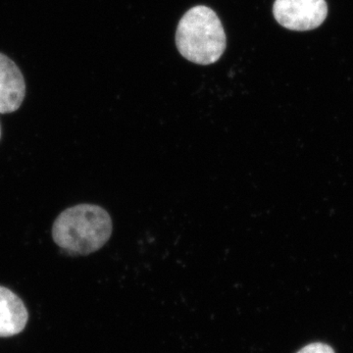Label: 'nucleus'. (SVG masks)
<instances>
[{
  "label": "nucleus",
  "instance_id": "nucleus-1",
  "mask_svg": "<svg viewBox=\"0 0 353 353\" xmlns=\"http://www.w3.org/2000/svg\"><path fill=\"white\" fill-rule=\"evenodd\" d=\"M112 227L105 209L94 204H79L67 208L55 219L52 239L69 254L88 255L108 243Z\"/></svg>",
  "mask_w": 353,
  "mask_h": 353
},
{
  "label": "nucleus",
  "instance_id": "nucleus-2",
  "mask_svg": "<svg viewBox=\"0 0 353 353\" xmlns=\"http://www.w3.org/2000/svg\"><path fill=\"white\" fill-rule=\"evenodd\" d=\"M176 46L181 55L192 63L217 62L226 50L227 37L215 11L204 6L188 10L176 28Z\"/></svg>",
  "mask_w": 353,
  "mask_h": 353
},
{
  "label": "nucleus",
  "instance_id": "nucleus-3",
  "mask_svg": "<svg viewBox=\"0 0 353 353\" xmlns=\"http://www.w3.org/2000/svg\"><path fill=\"white\" fill-rule=\"evenodd\" d=\"M273 14L277 22L292 31H310L326 19L325 0H275Z\"/></svg>",
  "mask_w": 353,
  "mask_h": 353
},
{
  "label": "nucleus",
  "instance_id": "nucleus-4",
  "mask_svg": "<svg viewBox=\"0 0 353 353\" xmlns=\"http://www.w3.org/2000/svg\"><path fill=\"white\" fill-rule=\"evenodd\" d=\"M26 95L24 76L13 60L0 53V114L13 113Z\"/></svg>",
  "mask_w": 353,
  "mask_h": 353
},
{
  "label": "nucleus",
  "instance_id": "nucleus-5",
  "mask_svg": "<svg viewBox=\"0 0 353 353\" xmlns=\"http://www.w3.org/2000/svg\"><path fill=\"white\" fill-rule=\"evenodd\" d=\"M29 311L15 292L0 285V338H11L24 331Z\"/></svg>",
  "mask_w": 353,
  "mask_h": 353
},
{
  "label": "nucleus",
  "instance_id": "nucleus-6",
  "mask_svg": "<svg viewBox=\"0 0 353 353\" xmlns=\"http://www.w3.org/2000/svg\"><path fill=\"white\" fill-rule=\"evenodd\" d=\"M296 353H334L333 348L326 343H314L301 348Z\"/></svg>",
  "mask_w": 353,
  "mask_h": 353
},
{
  "label": "nucleus",
  "instance_id": "nucleus-7",
  "mask_svg": "<svg viewBox=\"0 0 353 353\" xmlns=\"http://www.w3.org/2000/svg\"><path fill=\"white\" fill-rule=\"evenodd\" d=\"M0 138H1V127H0Z\"/></svg>",
  "mask_w": 353,
  "mask_h": 353
}]
</instances>
